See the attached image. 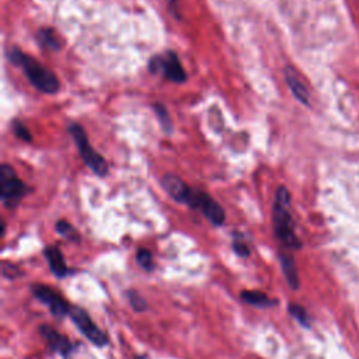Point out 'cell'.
<instances>
[{
	"label": "cell",
	"mask_w": 359,
	"mask_h": 359,
	"mask_svg": "<svg viewBox=\"0 0 359 359\" xmlns=\"http://www.w3.org/2000/svg\"><path fill=\"white\" fill-rule=\"evenodd\" d=\"M273 225L274 233L278 241L282 244V248L289 251L302 248V241L295 232V222L291 214V194L285 186H280L276 193Z\"/></svg>",
	"instance_id": "obj_1"
},
{
	"label": "cell",
	"mask_w": 359,
	"mask_h": 359,
	"mask_svg": "<svg viewBox=\"0 0 359 359\" xmlns=\"http://www.w3.org/2000/svg\"><path fill=\"white\" fill-rule=\"evenodd\" d=\"M10 63L20 67L30 83L41 93L55 95L59 92V79L33 56L24 54L19 48H10L8 52Z\"/></svg>",
	"instance_id": "obj_2"
},
{
	"label": "cell",
	"mask_w": 359,
	"mask_h": 359,
	"mask_svg": "<svg viewBox=\"0 0 359 359\" xmlns=\"http://www.w3.org/2000/svg\"><path fill=\"white\" fill-rule=\"evenodd\" d=\"M67 131L72 135V138L74 141V145L79 150V154L83 159V161L86 163V166L90 170H92L96 175L106 177L109 174V170H110L109 163L100 153H97V150L92 145H90L87 134L83 129V127L79 125V124H70L67 127Z\"/></svg>",
	"instance_id": "obj_3"
},
{
	"label": "cell",
	"mask_w": 359,
	"mask_h": 359,
	"mask_svg": "<svg viewBox=\"0 0 359 359\" xmlns=\"http://www.w3.org/2000/svg\"><path fill=\"white\" fill-rule=\"evenodd\" d=\"M30 193V189L17 177L10 164L0 166V198L8 208H16L20 201Z\"/></svg>",
	"instance_id": "obj_4"
},
{
	"label": "cell",
	"mask_w": 359,
	"mask_h": 359,
	"mask_svg": "<svg viewBox=\"0 0 359 359\" xmlns=\"http://www.w3.org/2000/svg\"><path fill=\"white\" fill-rule=\"evenodd\" d=\"M186 205L193 211H200L204 218L216 228L222 226L226 221V214L221 204L205 191L191 189Z\"/></svg>",
	"instance_id": "obj_5"
},
{
	"label": "cell",
	"mask_w": 359,
	"mask_h": 359,
	"mask_svg": "<svg viewBox=\"0 0 359 359\" xmlns=\"http://www.w3.org/2000/svg\"><path fill=\"white\" fill-rule=\"evenodd\" d=\"M149 70L152 73L161 72L167 80L177 84L187 80V72L174 51H166L163 55L153 56L149 62Z\"/></svg>",
	"instance_id": "obj_6"
},
{
	"label": "cell",
	"mask_w": 359,
	"mask_h": 359,
	"mask_svg": "<svg viewBox=\"0 0 359 359\" xmlns=\"http://www.w3.org/2000/svg\"><path fill=\"white\" fill-rule=\"evenodd\" d=\"M70 320L74 323L77 330L97 348H103L109 344V337L107 334L97 327V324L93 321V319L90 317V314L80 306H70L69 312Z\"/></svg>",
	"instance_id": "obj_7"
},
{
	"label": "cell",
	"mask_w": 359,
	"mask_h": 359,
	"mask_svg": "<svg viewBox=\"0 0 359 359\" xmlns=\"http://www.w3.org/2000/svg\"><path fill=\"white\" fill-rule=\"evenodd\" d=\"M31 294L44 306H47L55 317L69 316L72 305L69 302H66L65 298L62 295H59L58 292H55L51 287L42 285V284H35L31 287Z\"/></svg>",
	"instance_id": "obj_8"
},
{
	"label": "cell",
	"mask_w": 359,
	"mask_h": 359,
	"mask_svg": "<svg viewBox=\"0 0 359 359\" xmlns=\"http://www.w3.org/2000/svg\"><path fill=\"white\" fill-rule=\"evenodd\" d=\"M40 334L45 340L48 346L54 352L59 353L63 358H69L72 355V352L74 351V346L70 342V340L66 338L63 334H61L58 330L52 328L48 324H41L40 326Z\"/></svg>",
	"instance_id": "obj_9"
},
{
	"label": "cell",
	"mask_w": 359,
	"mask_h": 359,
	"mask_svg": "<svg viewBox=\"0 0 359 359\" xmlns=\"http://www.w3.org/2000/svg\"><path fill=\"white\" fill-rule=\"evenodd\" d=\"M161 187L171 200H174L178 204L186 205L191 189L178 175L164 174V177L161 178Z\"/></svg>",
	"instance_id": "obj_10"
},
{
	"label": "cell",
	"mask_w": 359,
	"mask_h": 359,
	"mask_svg": "<svg viewBox=\"0 0 359 359\" xmlns=\"http://www.w3.org/2000/svg\"><path fill=\"white\" fill-rule=\"evenodd\" d=\"M285 80L287 84L289 87V90L292 92L294 97L302 103L303 106H310V96H309V90L305 86L303 80L301 79L299 73L292 67V66H287L285 67Z\"/></svg>",
	"instance_id": "obj_11"
},
{
	"label": "cell",
	"mask_w": 359,
	"mask_h": 359,
	"mask_svg": "<svg viewBox=\"0 0 359 359\" xmlns=\"http://www.w3.org/2000/svg\"><path fill=\"white\" fill-rule=\"evenodd\" d=\"M280 264H281V269L282 274L289 285L291 289L298 291L301 288V278H299V273H298V266L295 262V258L292 255V253L287 248L281 250L280 254Z\"/></svg>",
	"instance_id": "obj_12"
},
{
	"label": "cell",
	"mask_w": 359,
	"mask_h": 359,
	"mask_svg": "<svg viewBox=\"0 0 359 359\" xmlns=\"http://www.w3.org/2000/svg\"><path fill=\"white\" fill-rule=\"evenodd\" d=\"M44 255L47 258V262L51 268V273L62 280V278H66L69 274H70V269L69 266L66 265V261H65V257H63V253L61 251L59 247L56 246H48L45 247L44 250Z\"/></svg>",
	"instance_id": "obj_13"
},
{
	"label": "cell",
	"mask_w": 359,
	"mask_h": 359,
	"mask_svg": "<svg viewBox=\"0 0 359 359\" xmlns=\"http://www.w3.org/2000/svg\"><path fill=\"white\" fill-rule=\"evenodd\" d=\"M240 298L246 305L258 308V309H265V308L277 305V301H273L271 298L261 291H243L240 294Z\"/></svg>",
	"instance_id": "obj_14"
},
{
	"label": "cell",
	"mask_w": 359,
	"mask_h": 359,
	"mask_svg": "<svg viewBox=\"0 0 359 359\" xmlns=\"http://www.w3.org/2000/svg\"><path fill=\"white\" fill-rule=\"evenodd\" d=\"M37 40L41 44L42 48L51 49V51H59L61 49V41L52 29H41L37 33Z\"/></svg>",
	"instance_id": "obj_15"
},
{
	"label": "cell",
	"mask_w": 359,
	"mask_h": 359,
	"mask_svg": "<svg viewBox=\"0 0 359 359\" xmlns=\"http://www.w3.org/2000/svg\"><path fill=\"white\" fill-rule=\"evenodd\" d=\"M288 313L305 328H310V317H309V313L308 310L298 305V303H289L288 305Z\"/></svg>",
	"instance_id": "obj_16"
},
{
	"label": "cell",
	"mask_w": 359,
	"mask_h": 359,
	"mask_svg": "<svg viewBox=\"0 0 359 359\" xmlns=\"http://www.w3.org/2000/svg\"><path fill=\"white\" fill-rule=\"evenodd\" d=\"M153 110H154V113H156V117H157L159 124H160V127L163 128V131H164L166 134H171V132H173V121H171V118H170L168 110H167L163 104H160V103H156V104L153 106Z\"/></svg>",
	"instance_id": "obj_17"
},
{
	"label": "cell",
	"mask_w": 359,
	"mask_h": 359,
	"mask_svg": "<svg viewBox=\"0 0 359 359\" xmlns=\"http://www.w3.org/2000/svg\"><path fill=\"white\" fill-rule=\"evenodd\" d=\"M55 230L65 239L70 240V241H79L80 240V234L77 233V230L73 228L72 223L66 222V221H58L55 225Z\"/></svg>",
	"instance_id": "obj_18"
},
{
	"label": "cell",
	"mask_w": 359,
	"mask_h": 359,
	"mask_svg": "<svg viewBox=\"0 0 359 359\" xmlns=\"http://www.w3.org/2000/svg\"><path fill=\"white\" fill-rule=\"evenodd\" d=\"M127 299L131 305V308L136 312V313H143L147 310V302L146 299L138 292V291H134V289H129L127 292Z\"/></svg>",
	"instance_id": "obj_19"
},
{
	"label": "cell",
	"mask_w": 359,
	"mask_h": 359,
	"mask_svg": "<svg viewBox=\"0 0 359 359\" xmlns=\"http://www.w3.org/2000/svg\"><path fill=\"white\" fill-rule=\"evenodd\" d=\"M136 261L138 264L145 269L147 273H152L154 268V261H153V255L149 250L146 248H139L136 253Z\"/></svg>",
	"instance_id": "obj_20"
},
{
	"label": "cell",
	"mask_w": 359,
	"mask_h": 359,
	"mask_svg": "<svg viewBox=\"0 0 359 359\" xmlns=\"http://www.w3.org/2000/svg\"><path fill=\"white\" fill-rule=\"evenodd\" d=\"M12 129L15 132V135L20 139V141H24L27 143H31L33 142V135L30 134V131L27 129V127L19 121V120H15L13 124H12Z\"/></svg>",
	"instance_id": "obj_21"
},
{
	"label": "cell",
	"mask_w": 359,
	"mask_h": 359,
	"mask_svg": "<svg viewBox=\"0 0 359 359\" xmlns=\"http://www.w3.org/2000/svg\"><path fill=\"white\" fill-rule=\"evenodd\" d=\"M2 277L6 278V280L13 281V280L22 277V271H20V268L17 265L3 261L2 262Z\"/></svg>",
	"instance_id": "obj_22"
},
{
	"label": "cell",
	"mask_w": 359,
	"mask_h": 359,
	"mask_svg": "<svg viewBox=\"0 0 359 359\" xmlns=\"http://www.w3.org/2000/svg\"><path fill=\"white\" fill-rule=\"evenodd\" d=\"M233 251H234L239 257H241V258H247V257L250 255V248H248V246H247L244 241L236 240V239H234V241H233Z\"/></svg>",
	"instance_id": "obj_23"
},
{
	"label": "cell",
	"mask_w": 359,
	"mask_h": 359,
	"mask_svg": "<svg viewBox=\"0 0 359 359\" xmlns=\"http://www.w3.org/2000/svg\"><path fill=\"white\" fill-rule=\"evenodd\" d=\"M167 3H168V5H171V8H177L178 0H167Z\"/></svg>",
	"instance_id": "obj_24"
},
{
	"label": "cell",
	"mask_w": 359,
	"mask_h": 359,
	"mask_svg": "<svg viewBox=\"0 0 359 359\" xmlns=\"http://www.w3.org/2000/svg\"><path fill=\"white\" fill-rule=\"evenodd\" d=\"M135 359H147V358L143 355H139V356H135Z\"/></svg>",
	"instance_id": "obj_25"
}]
</instances>
